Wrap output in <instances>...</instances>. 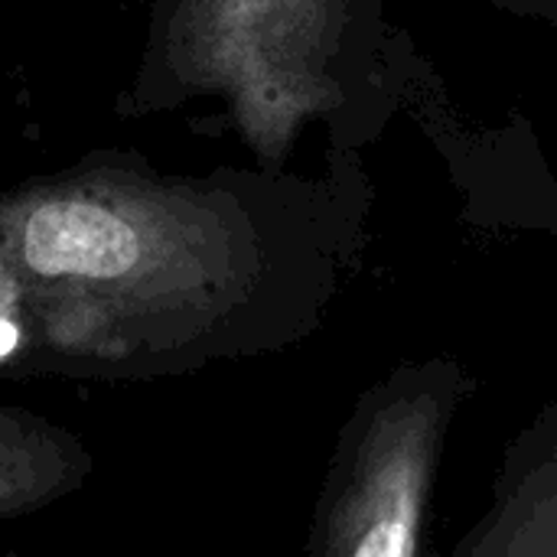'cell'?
<instances>
[{
    "label": "cell",
    "instance_id": "6da1fadb",
    "mask_svg": "<svg viewBox=\"0 0 557 557\" xmlns=\"http://www.w3.org/2000/svg\"><path fill=\"white\" fill-rule=\"evenodd\" d=\"M330 297L326 268L255 228L55 196L0 242V379H183L300 346Z\"/></svg>",
    "mask_w": 557,
    "mask_h": 557
},
{
    "label": "cell",
    "instance_id": "7a4b0ae2",
    "mask_svg": "<svg viewBox=\"0 0 557 557\" xmlns=\"http://www.w3.org/2000/svg\"><path fill=\"white\" fill-rule=\"evenodd\" d=\"M476 388L480 379L447 352L372 382L336 434L304 557H431L447 437Z\"/></svg>",
    "mask_w": 557,
    "mask_h": 557
},
{
    "label": "cell",
    "instance_id": "5b68a950",
    "mask_svg": "<svg viewBox=\"0 0 557 557\" xmlns=\"http://www.w3.org/2000/svg\"><path fill=\"white\" fill-rule=\"evenodd\" d=\"M512 13H525V16H542V20H552L557 26V0H493Z\"/></svg>",
    "mask_w": 557,
    "mask_h": 557
},
{
    "label": "cell",
    "instance_id": "277c9868",
    "mask_svg": "<svg viewBox=\"0 0 557 557\" xmlns=\"http://www.w3.org/2000/svg\"><path fill=\"white\" fill-rule=\"evenodd\" d=\"M85 441L20 405H0V522L33 516L88 483Z\"/></svg>",
    "mask_w": 557,
    "mask_h": 557
},
{
    "label": "cell",
    "instance_id": "3957f363",
    "mask_svg": "<svg viewBox=\"0 0 557 557\" xmlns=\"http://www.w3.org/2000/svg\"><path fill=\"white\" fill-rule=\"evenodd\" d=\"M444 557H557V398L509 441L486 512Z\"/></svg>",
    "mask_w": 557,
    "mask_h": 557
}]
</instances>
